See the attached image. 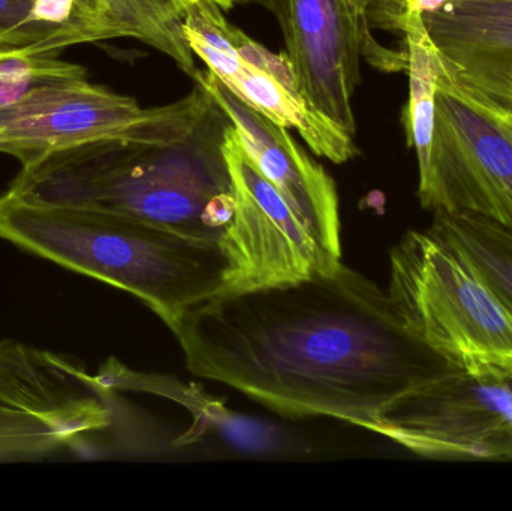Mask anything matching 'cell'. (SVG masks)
Instances as JSON below:
<instances>
[{
	"label": "cell",
	"mask_w": 512,
	"mask_h": 511,
	"mask_svg": "<svg viewBox=\"0 0 512 511\" xmlns=\"http://www.w3.org/2000/svg\"><path fill=\"white\" fill-rule=\"evenodd\" d=\"M366 5L367 0H286L282 24L301 92L351 137L361 57L384 71H406L405 57L376 41Z\"/></svg>",
	"instance_id": "cell-11"
},
{
	"label": "cell",
	"mask_w": 512,
	"mask_h": 511,
	"mask_svg": "<svg viewBox=\"0 0 512 511\" xmlns=\"http://www.w3.org/2000/svg\"><path fill=\"white\" fill-rule=\"evenodd\" d=\"M423 23L457 81L512 108V0L454 3Z\"/></svg>",
	"instance_id": "cell-13"
},
{
	"label": "cell",
	"mask_w": 512,
	"mask_h": 511,
	"mask_svg": "<svg viewBox=\"0 0 512 511\" xmlns=\"http://www.w3.org/2000/svg\"><path fill=\"white\" fill-rule=\"evenodd\" d=\"M418 198L433 213L474 215L512 231V108L457 81L442 63Z\"/></svg>",
	"instance_id": "cell-6"
},
{
	"label": "cell",
	"mask_w": 512,
	"mask_h": 511,
	"mask_svg": "<svg viewBox=\"0 0 512 511\" xmlns=\"http://www.w3.org/2000/svg\"><path fill=\"white\" fill-rule=\"evenodd\" d=\"M86 69L54 54L8 48L0 54V107L14 104L39 87L86 77Z\"/></svg>",
	"instance_id": "cell-16"
},
{
	"label": "cell",
	"mask_w": 512,
	"mask_h": 511,
	"mask_svg": "<svg viewBox=\"0 0 512 511\" xmlns=\"http://www.w3.org/2000/svg\"><path fill=\"white\" fill-rule=\"evenodd\" d=\"M192 375L288 417L369 431L376 414L448 366L403 326L387 291L346 266L215 296L176 329Z\"/></svg>",
	"instance_id": "cell-1"
},
{
	"label": "cell",
	"mask_w": 512,
	"mask_h": 511,
	"mask_svg": "<svg viewBox=\"0 0 512 511\" xmlns=\"http://www.w3.org/2000/svg\"><path fill=\"white\" fill-rule=\"evenodd\" d=\"M0 45L41 54L66 48L62 36L39 20L38 0H0Z\"/></svg>",
	"instance_id": "cell-17"
},
{
	"label": "cell",
	"mask_w": 512,
	"mask_h": 511,
	"mask_svg": "<svg viewBox=\"0 0 512 511\" xmlns=\"http://www.w3.org/2000/svg\"><path fill=\"white\" fill-rule=\"evenodd\" d=\"M209 0L186 6L183 33L194 56L237 96L271 122L294 129L318 156L343 164L357 155L354 140L319 113L301 92L286 53H271L231 24Z\"/></svg>",
	"instance_id": "cell-9"
},
{
	"label": "cell",
	"mask_w": 512,
	"mask_h": 511,
	"mask_svg": "<svg viewBox=\"0 0 512 511\" xmlns=\"http://www.w3.org/2000/svg\"><path fill=\"white\" fill-rule=\"evenodd\" d=\"M462 2H496V0H367V24L373 32H385L402 38L409 23L423 20L448 5Z\"/></svg>",
	"instance_id": "cell-18"
},
{
	"label": "cell",
	"mask_w": 512,
	"mask_h": 511,
	"mask_svg": "<svg viewBox=\"0 0 512 511\" xmlns=\"http://www.w3.org/2000/svg\"><path fill=\"white\" fill-rule=\"evenodd\" d=\"M8 48H14V47H5V45H0V54L5 53Z\"/></svg>",
	"instance_id": "cell-21"
},
{
	"label": "cell",
	"mask_w": 512,
	"mask_h": 511,
	"mask_svg": "<svg viewBox=\"0 0 512 511\" xmlns=\"http://www.w3.org/2000/svg\"><path fill=\"white\" fill-rule=\"evenodd\" d=\"M114 423L110 387L65 357L0 341V464L95 450Z\"/></svg>",
	"instance_id": "cell-7"
},
{
	"label": "cell",
	"mask_w": 512,
	"mask_h": 511,
	"mask_svg": "<svg viewBox=\"0 0 512 511\" xmlns=\"http://www.w3.org/2000/svg\"><path fill=\"white\" fill-rule=\"evenodd\" d=\"M122 38H134L171 57L185 74L197 75L195 56L183 33L186 0H99Z\"/></svg>",
	"instance_id": "cell-15"
},
{
	"label": "cell",
	"mask_w": 512,
	"mask_h": 511,
	"mask_svg": "<svg viewBox=\"0 0 512 511\" xmlns=\"http://www.w3.org/2000/svg\"><path fill=\"white\" fill-rule=\"evenodd\" d=\"M391 303L405 329L454 371L512 378V311L429 230L390 251Z\"/></svg>",
	"instance_id": "cell-4"
},
{
	"label": "cell",
	"mask_w": 512,
	"mask_h": 511,
	"mask_svg": "<svg viewBox=\"0 0 512 511\" xmlns=\"http://www.w3.org/2000/svg\"><path fill=\"white\" fill-rule=\"evenodd\" d=\"M194 2H200V0H186L188 5H191V3ZM209 2L216 3V5L221 6L224 11H228V9L233 8L236 3H246L249 2V0H209Z\"/></svg>",
	"instance_id": "cell-20"
},
{
	"label": "cell",
	"mask_w": 512,
	"mask_h": 511,
	"mask_svg": "<svg viewBox=\"0 0 512 511\" xmlns=\"http://www.w3.org/2000/svg\"><path fill=\"white\" fill-rule=\"evenodd\" d=\"M433 215L430 233L465 258L512 311V231L481 216Z\"/></svg>",
	"instance_id": "cell-14"
},
{
	"label": "cell",
	"mask_w": 512,
	"mask_h": 511,
	"mask_svg": "<svg viewBox=\"0 0 512 511\" xmlns=\"http://www.w3.org/2000/svg\"><path fill=\"white\" fill-rule=\"evenodd\" d=\"M222 152L236 212L219 240L227 270L218 296L294 284L342 266L321 254L279 192L252 164L231 123Z\"/></svg>",
	"instance_id": "cell-10"
},
{
	"label": "cell",
	"mask_w": 512,
	"mask_h": 511,
	"mask_svg": "<svg viewBox=\"0 0 512 511\" xmlns=\"http://www.w3.org/2000/svg\"><path fill=\"white\" fill-rule=\"evenodd\" d=\"M249 2H254L256 5L270 11L277 18L280 26H282L286 15V0H249Z\"/></svg>",
	"instance_id": "cell-19"
},
{
	"label": "cell",
	"mask_w": 512,
	"mask_h": 511,
	"mask_svg": "<svg viewBox=\"0 0 512 511\" xmlns=\"http://www.w3.org/2000/svg\"><path fill=\"white\" fill-rule=\"evenodd\" d=\"M213 107L212 96L198 83L174 104L143 108L129 96L90 83L86 75L39 87L0 107V152L27 165L89 141L177 143L194 134Z\"/></svg>",
	"instance_id": "cell-5"
},
{
	"label": "cell",
	"mask_w": 512,
	"mask_h": 511,
	"mask_svg": "<svg viewBox=\"0 0 512 511\" xmlns=\"http://www.w3.org/2000/svg\"><path fill=\"white\" fill-rule=\"evenodd\" d=\"M216 105L197 131L170 144L98 140L21 165L8 191L27 201L84 207L219 243L236 212Z\"/></svg>",
	"instance_id": "cell-2"
},
{
	"label": "cell",
	"mask_w": 512,
	"mask_h": 511,
	"mask_svg": "<svg viewBox=\"0 0 512 511\" xmlns=\"http://www.w3.org/2000/svg\"><path fill=\"white\" fill-rule=\"evenodd\" d=\"M0 239L143 300L173 332L218 296L227 261L219 243L84 207L0 195Z\"/></svg>",
	"instance_id": "cell-3"
},
{
	"label": "cell",
	"mask_w": 512,
	"mask_h": 511,
	"mask_svg": "<svg viewBox=\"0 0 512 511\" xmlns=\"http://www.w3.org/2000/svg\"><path fill=\"white\" fill-rule=\"evenodd\" d=\"M194 80L224 111L252 164L279 192L321 254L342 264L339 195L327 171L295 143L288 129L240 101L212 72L198 69Z\"/></svg>",
	"instance_id": "cell-12"
},
{
	"label": "cell",
	"mask_w": 512,
	"mask_h": 511,
	"mask_svg": "<svg viewBox=\"0 0 512 511\" xmlns=\"http://www.w3.org/2000/svg\"><path fill=\"white\" fill-rule=\"evenodd\" d=\"M369 431L438 461H512V378L448 371L382 408Z\"/></svg>",
	"instance_id": "cell-8"
}]
</instances>
